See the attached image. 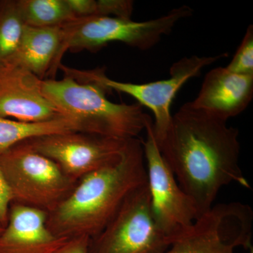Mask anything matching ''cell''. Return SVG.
Returning <instances> with one entry per match:
<instances>
[{
    "mask_svg": "<svg viewBox=\"0 0 253 253\" xmlns=\"http://www.w3.org/2000/svg\"><path fill=\"white\" fill-rule=\"evenodd\" d=\"M239 131L226 121L186 103L172 116L158 145L181 189L193 200L199 217L221 188L233 182L250 189L240 168Z\"/></svg>",
    "mask_w": 253,
    "mask_h": 253,
    "instance_id": "6da1fadb",
    "label": "cell"
},
{
    "mask_svg": "<svg viewBox=\"0 0 253 253\" xmlns=\"http://www.w3.org/2000/svg\"><path fill=\"white\" fill-rule=\"evenodd\" d=\"M142 141L126 142L116 162L78 181L71 192L47 214L48 228L61 238L98 235L136 189L147 183Z\"/></svg>",
    "mask_w": 253,
    "mask_h": 253,
    "instance_id": "7a4b0ae2",
    "label": "cell"
},
{
    "mask_svg": "<svg viewBox=\"0 0 253 253\" xmlns=\"http://www.w3.org/2000/svg\"><path fill=\"white\" fill-rule=\"evenodd\" d=\"M42 90L60 116L80 132L126 140L145 130L148 115L143 106L111 102L106 97L111 91L99 84L65 76L59 81L43 80Z\"/></svg>",
    "mask_w": 253,
    "mask_h": 253,
    "instance_id": "3957f363",
    "label": "cell"
},
{
    "mask_svg": "<svg viewBox=\"0 0 253 253\" xmlns=\"http://www.w3.org/2000/svg\"><path fill=\"white\" fill-rule=\"evenodd\" d=\"M192 14L191 8L184 5L161 17L142 22L99 15L76 18L61 26L62 41L51 78L54 79L61 59L68 50L96 51L113 42L141 50L149 49L158 44L163 36L170 33L176 23Z\"/></svg>",
    "mask_w": 253,
    "mask_h": 253,
    "instance_id": "277c9868",
    "label": "cell"
},
{
    "mask_svg": "<svg viewBox=\"0 0 253 253\" xmlns=\"http://www.w3.org/2000/svg\"><path fill=\"white\" fill-rule=\"evenodd\" d=\"M0 166L14 202L47 213L66 199L78 182L26 141L0 152Z\"/></svg>",
    "mask_w": 253,
    "mask_h": 253,
    "instance_id": "5b68a950",
    "label": "cell"
},
{
    "mask_svg": "<svg viewBox=\"0 0 253 253\" xmlns=\"http://www.w3.org/2000/svg\"><path fill=\"white\" fill-rule=\"evenodd\" d=\"M227 56L226 53L214 56H192L184 57L173 63L169 78L163 81L135 84L113 81L108 78L101 68L94 70L64 68V74L80 83H91L104 86L112 91L124 93L135 99L141 106H146L154 113L153 129L159 144L167 134L172 116L170 110L173 100L179 89L191 78L197 77L206 66Z\"/></svg>",
    "mask_w": 253,
    "mask_h": 253,
    "instance_id": "8992f818",
    "label": "cell"
},
{
    "mask_svg": "<svg viewBox=\"0 0 253 253\" xmlns=\"http://www.w3.org/2000/svg\"><path fill=\"white\" fill-rule=\"evenodd\" d=\"M170 245L155 220L146 183L128 196L106 227L90 239L89 253H163Z\"/></svg>",
    "mask_w": 253,
    "mask_h": 253,
    "instance_id": "52a82bcc",
    "label": "cell"
},
{
    "mask_svg": "<svg viewBox=\"0 0 253 253\" xmlns=\"http://www.w3.org/2000/svg\"><path fill=\"white\" fill-rule=\"evenodd\" d=\"M145 131L146 139L142 145L153 214L158 227L172 244L189 230L199 214L194 201L181 189L163 158L155 138L152 118L149 115Z\"/></svg>",
    "mask_w": 253,
    "mask_h": 253,
    "instance_id": "ba28073f",
    "label": "cell"
},
{
    "mask_svg": "<svg viewBox=\"0 0 253 253\" xmlns=\"http://www.w3.org/2000/svg\"><path fill=\"white\" fill-rule=\"evenodd\" d=\"M253 211L248 205L213 206L163 253H234L239 246L250 249Z\"/></svg>",
    "mask_w": 253,
    "mask_h": 253,
    "instance_id": "9c48e42d",
    "label": "cell"
},
{
    "mask_svg": "<svg viewBox=\"0 0 253 253\" xmlns=\"http://www.w3.org/2000/svg\"><path fill=\"white\" fill-rule=\"evenodd\" d=\"M128 140L72 131L26 141L37 152L56 163L68 177L78 181L118 161Z\"/></svg>",
    "mask_w": 253,
    "mask_h": 253,
    "instance_id": "30bf717a",
    "label": "cell"
},
{
    "mask_svg": "<svg viewBox=\"0 0 253 253\" xmlns=\"http://www.w3.org/2000/svg\"><path fill=\"white\" fill-rule=\"evenodd\" d=\"M42 82L18 66L0 68V117L27 123L62 118L43 94Z\"/></svg>",
    "mask_w": 253,
    "mask_h": 253,
    "instance_id": "8fae6325",
    "label": "cell"
},
{
    "mask_svg": "<svg viewBox=\"0 0 253 253\" xmlns=\"http://www.w3.org/2000/svg\"><path fill=\"white\" fill-rule=\"evenodd\" d=\"M48 213L13 202L6 225L0 234V253H55L68 239L48 228Z\"/></svg>",
    "mask_w": 253,
    "mask_h": 253,
    "instance_id": "7c38bea8",
    "label": "cell"
},
{
    "mask_svg": "<svg viewBox=\"0 0 253 253\" xmlns=\"http://www.w3.org/2000/svg\"><path fill=\"white\" fill-rule=\"evenodd\" d=\"M253 97V76L217 67L207 73L197 97L190 103L196 109L227 122L244 112Z\"/></svg>",
    "mask_w": 253,
    "mask_h": 253,
    "instance_id": "4fadbf2b",
    "label": "cell"
},
{
    "mask_svg": "<svg viewBox=\"0 0 253 253\" xmlns=\"http://www.w3.org/2000/svg\"><path fill=\"white\" fill-rule=\"evenodd\" d=\"M62 41L60 27L25 26L21 42L9 65L23 68L42 80L51 76Z\"/></svg>",
    "mask_w": 253,
    "mask_h": 253,
    "instance_id": "5bb4252c",
    "label": "cell"
},
{
    "mask_svg": "<svg viewBox=\"0 0 253 253\" xmlns=\"http://www.w3.org/2000/svg\"><path fill=\"white\" fill-rule=\"evenodd\" d=\"M78 131L65 118L45 122L27 123L0 117V152L34 138Z\"/></svg>",
    "mask_w": 253,
    "mask_h": 253,
    "instance_id": "9a60e30c",
    "label": "cell"
},
{
    "mask_svg": "<svg viewBox=\"0 0 253 253\" xmlns=\"http://www.w3.org/2000/svg\"><path fill=\"white\" fill-rule=\"evenodd\" d=\"M26 26L60 27L76 19L66 0H17Z\"/></svg>",
    "mask_w": 253,
    "mask_h": 253,
    "instance_id": "2e32d148",
    "label": "cell"
},
{
    "mask_svg": "<svg viewBox=\"0 0 253 253\" xmlns=\"http://www.w3.org/2000/svg\"><path fill=\"white\" fill-rule=\"evenodd\" d=\"M25 26L17 0L0 1V68L9 65L14 58Z\"/></svg>",
    "mask_w": 253,
    "mask_h": 253,
    "instance_id": "e0dca14e",
    "label": "cell"
},
{
    "mask_svg": "<svg viewBox=\"0 0 253 253\" xmlns=\"http://www.w3.org/2000/svg\"><path fill=\"white\" fill-rule=\"evenodd\" d=\"M236 74L253 76V26L250 25L235 55L226 67Z\"/></svg>",
    "mask_w": 253,
    "mask_h": 253,
    "instance_id": "ac0fdd59",
    "label": "cell"
},
{
    "mask_svg": "<svg viewBox=\"0 0 253 253\" xmlns=\"http://www.w3.org/2000/svg\"><path fill=\"white\" fill-rule=\"evenodd\" d=\"M133 5L129 0H98L97 15L131 19Z\"/></svg>",
    "mask_w": 253,
    "mask_h": 253,
    "instance_id": "d6986e66",
    "label": "cell"
},
{
    "mask_svg": "<svg viewBox=\"0 0 253 253\" xmlns=\"http://www.w3.org/2000/svg\"><path fill=\"white\" fill-rule=\"evenodd\" d=\"M13 202L14 198L0 166V224L4 227L7 224L10 206Z\"/></svg>",
    "mask_w": 253,
    "mask_h": 253,
    "instance_id": "ffe728a7",
    "label": "cell"
},
{
    "mask_svg": "<svg viewBox=\"0 0 253 253\" xmlns=\"http://www.w3.org/2000/svg\"><path fill=\"white\" fill-rule=\"evenodd\" d=\"M66 2L76 18L97 15V1L95 0H66Z\"/></svg>",
    "mask_w": 253,
    "mask_h": 253,
    "instance_id": "44dd1931",
    "label": "cell"
},
{
    "mask_svg": "<svg viewBox=\"0 0 253 253\" xmlns=\"http://www.w3.org/2000/svg\"><path fill=\"white\" fill-rule=\"evenodd\" d=\"M90 239L79 236L67 240L55 253H89Z\"/></svg>",
    "mask_w": 253,
    "mask_h": 253,
    "instance_id": "7402d4cb",
    "label": "cell"
},
{
    "mask_svg": "<svg viewBox=\"0 0 253 253\" xmlns=\"http://www.w3.org/2000/svg\"><path fill=\"white\" fill-rule=\"evenodd\" d=\"M4 226L1 225V224H0V234H1V232H2L3 229H4Z\"/></svg>",
    "mask_w": 253,
    "mask_h": 253,
    "instance_id": "603a6c76",
    "label": "cell"
},
{
    "mask_svg": "<svg viewBox=\"0 0 253 253\" xmlns=\"http://www.w3.org/2000/svg\"><path fill=\"white\" fill-rule=\"evenodd\" d=\"M250 253H253V246L251 248V249H250Z\"/></svg>",
    "mask_w": 253,
    "mask_h": 253,
    "instance_id": "cb8c5ba5",
    "label": "cell"
}]
</instances>
